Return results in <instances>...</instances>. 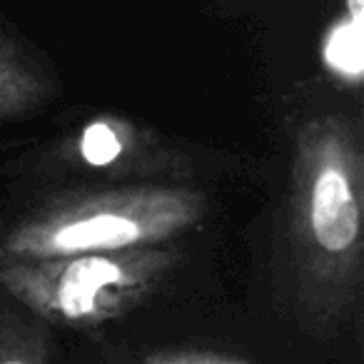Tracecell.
<instances>
[{
  "mask_svg": "<svg viewBox=\"0 0 364 364\" xmlns=\"http://www.w3.org/2000/svg\"><path fill=\"white\" fill-rule=\"evenodd\" d=\"M284 242L299 292L317 314L357 302L364 247L362 152L357 132L342 117H314L299 127Z\"/></svg>",
  "mask_w": 364,
  "mask_h": 364,
  "instance_id": "obj_1",
  "label": "cell"
},
{
  "mask_svg": "<svg viewBox=\"0 0 364 364\" xmlns=\"http://www.w3.org/2000/svg\"><path fill=\"white\" fill-rule=\"evenodd\" d=\"M203 213V195L185 188L135 185L70 195L0 235V264L160 245L193 228Z\"/></svg>",
  "mask_w": 364,
  "mask_h": 364,
  "instance_id": "obj_2",
  "label": "cell"
},
{
  "mask_svg": "<svg viewBox=\"0 0 364 364\" xmlns=\"http://www.w3.org/2000/svg\"><path fill=\"white\" fill-rule=\"evenodd\" d=\"M167 267L157 245L0 264V289L43 322L100 324L120 314Z\"/></svg>",
  "mask_w": 364,
  "mask_h": 364,
  "instance_id": "obj_3",
  "label": "cell"
},
{
  "mask_svg": "<svg viewBox=\"0 0 364 364\" xmlns=\"http://www.w3.org/2000/svg\"><path fill=\"white\" fill-rule=\"evenodd\" d=\"M55 95L53 70L41 55L0 28V120L21 117Z\"/></svg>",
  "mask_w": 364,
  "mask_h": 364,
  "instance_id": "obj_4",
  "label": "cell"
},
{
  "mask_svg": "<svg viewBox=\"0 0 364 364\" xmlns=\"http://www.w3.org/2000/svg\"><path fill=\"white\" fill-rule=\"evenodd\" d=\"M6 297L0 299V364H53L46 322Z\"/></svg>",
  "mask_w": 364,
  "mask_h": 364,
  "instance_id": "obj_5",
  "label": "cell"
},
{
  "mask_svg": "<svg viewBox=\"0 0 364 364\" xmlns=\"http://www.w3.org/2000/svg\"><path fill=\"white\" fill-rule=\"evenodd\" d=\"M122 132L110 120H97L85 127L80 137V155L87 165L107 167L122 155Z\"/></svg>",
  "mask_w": 364,
  "mask_h": 364,
  "instance_id": "obj_6",
  "label": "cell"
},
{
  "mask_svg": "<svg viewBox=\"0 0 364 364\" xmlns=\"http://www.w3.org/2000/svg\"><path fill=\"white\" fill-rule=\"evenodd\" d=\"M359 43H362V28L354 26V23H344L339 31H334L332 36H329L324 58H327V63L334 70L357 77L359 70H362V50H359Z\"/></svg>",
  "mask_w": 364,
  "mask_h": 364,
  "instance_id": "obj_7",
  "label": "cell"
},
{
  "mask_svg": "<svg viewBox=\"0 0 364 364\" xmlns=\"http://www.w3.org/2000/svg\"><path fill=\"white\" fill-rule=\"evenodd\" d=\"M145 364H245L235 359L213 357V354H195V352H157L145 359Z\"/></svg>",
  "mask_w": 364,
  "mask_h": 364,
  "instance_id": "obj_8",
  "label": "cell"
},
{
  "mask_svg": "<svg viewBox=\"0 0 364 364\" xmlns=\"http://www.w3.org/2000/svg\"><path fill=\"white\" fill-rule=\"evenodd\" d=\"M344 8H347L349 23L362 28V16H364V0H344Z\"/></svg>",
  "mask_w": 364,
  "mask_h": 364,
  "instance_id": "obj_9",
  "label": "cell"
}]
</instances>
